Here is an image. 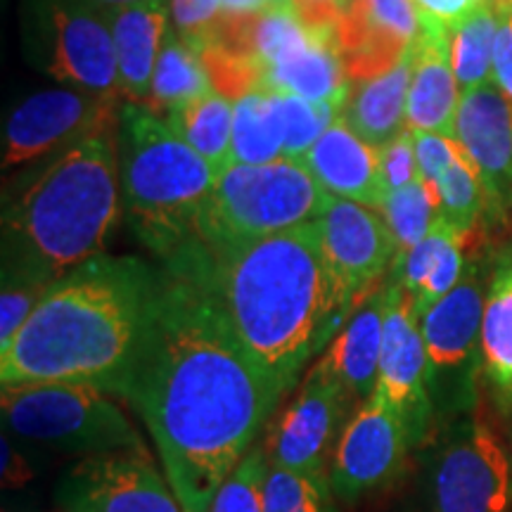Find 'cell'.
<instances>
[{"label": "cell", "mask_w": 512, "mask_h": 512, "mask_svg": "<svg viewBox=\"0 0 512 512\" xmlns=\"http://www.w3.org/2000/svg\"><path fill=\"white\" fill-rule=\"evenodd\" d=\"M162 264L117 396L150 430L183 512H209L285 392L240 342L216 294L209 249L195 238Z\"/></svg>", "instance_id": "6da1fadb"}, {"label": "cell", "mask_w": 512, "mask_h": 512, "mask_svg": "<svg viewBox=\"0 0 512 512\" xmlns=\"http://www.w3.org/2000/svg\"><path fill=\"white\" fill-rule=\"evenodd\" d=\"M157 271L136 256L98 254L50 287L0 354L3 392L86 382L117 394L143 339Z\"/></svg>", "instance_id": "7a4b0ae2"}, {"label": "cell", "mask_w": 512, "mask_h": 512, "mask_svg": "<svg viewBox=\"0 0 512 512\" xmlns=\"http://www.w3.org/2000/svg\"><path fill=\"white\" fill-rule=\"evenodd\" d=\"M209 259L216 294L240 342L290 394L309 358L354 309L325 259L320 223L209 249Z\"/></svg>", "instance_id": "3957f363"}, {"label": "cell", "mask_w": 512, "mask_h": 512, "mask_svg": "<svg viewBox=\"0 0 512 512\" xmlns=\"http://www.w3.org/2000/svg\"><path fill=\"white\" fill-rule=\"evenodd\" d=\"M114 128L50 155L5 192L3 271L55 285L102 252L121 209Z\"/></svg>", "instance_id": "277c9868"}, {"label": "cell", "mask_w": 512, "mask_h": 512, "mask_svg": "<svg viewBox=\"0 0 512 512\" xmlns=\"http://www.w3.org/2000/svg\"><path fill=\"white\" fill-rule=\"evenodd\" d=\"M114 136L128 226L159 261L171 259L197 238L219 174L164 117L138 102L119 105Z\"/></svg>", "instance_id": "5b68a950"}, {"label": "cell", "mask_w": 512, "mask_h": 512, "mask_svg": "<svg viewBox=\"0 0 512 512\" xmlns=\"http://www.w3.org/2000/svg\"><path fill=\"white\" fill-rule=\"evenodd\" d=\"M332 195L299 159H275L271 164H230L216 178L204 204L197 240L209 249L285 233L318 221Z\"/></svg>", "instance_id": "8992f818"}, {"label": "cell", "mask_w": 512, "mask_h": 512, "mask_svg": "<svg viewBox=\"0 0 512 512\" xmlns=\"http://www.w3.org/2000/svg\"><path fill=\"white\" fill-rule=\"evenodd\" d=\"M491 266L470 259L463 278L420 316L427 349V389L437 418L472 413L482 387V318Z\"/></svg>", "instance_id": "52a82bcc"}, {"label": "cell", "mask_w": 512, "mask_h": 512, "mask_svg": "<svg viewBox=\"0 0 512 512\" xmlns=\"http://www.w3.org/2000/svg\"><path fill=\"white\" fill-rule=\"evenodd\" d=\"M86 382L31 384L3 392V422L17 437L91 453L143 446L138 430L114 399Z\"/></svg>", "instance_id": "ba28073f"}, {"label": "cell", "mask_w": 512, "mask_h": 512, "mask_svg": "<svg viewBox=\"0 0 512 512\" xmlns=\"http://www.w3.org/2000/svg\"><path fill=\"white\" fill-rule=\"evenodd\" d=\"M427 512H510L512 458L477 411L453 418L425 465Z\"/></svg>", "instance_id": "9c48e42d"}, {"label": "cell", "mask_w": 512, "mask_h": 512, "mask_svg": "<svg viewBox=\"0 0 512 512\" xmlns=\"http://www.w3.org/2000/svg\"><path fill=\"white\" fill-rule=\"evenodd\" d=\"M27 53L55 81L124 98L107 15L88 0H27Z\"/></svg>", "instance_id": "30bf717a"}, {"label": "cell", "mask_w": 512, "mask_h": 512, "mask_svg": "<svg viewBox=\"0 0 512 512\" xmlns=\"http://www.w3.org/2000/svg\"><path fill=\"white\" fill-rule=\"evenodd\" d=\"M354 408L358 403L332 375L323 358H318L299 384L297 394L268 427L264 439L268 463L285 470L325 475L328 458Z\"/></svg>", "instance_id": "8fae6325"}, {"label": "cell", "mask_w": 512, "mask_h": 512, "mask_svg": "<svg viewBox=\"0 0 512 512\" xmlns=\"http://www.w3.org/2000/svg\"><path fill=\"white\" fill-rule=\"evenodd\" d=\"M119 98L81 88L41 91L17 105L3 128V169L57 155L117 124Z\"/></svg>", "instance_id": "7c38bea8"}, {"label": "cell", "mask_w": 512, "mask_h": 512, "mask_svg": "<svg viewBox=\"0 0 512 512\" xmlns=\"http://www.w3.org/2000/svg\"><path fill=\"white\" fill-rule=\"evenodd\" d=\"M411 448L399 415L380 394H373L356 408L332 451V494L351 505L389 489L406 470Z\"/></svg>", "instance_id": "4fadbf2b"}, {"label": "cell", "mask_w": 512, "mask_h": 512, "mask_svg": "<svg viewBox=\"0 0 512 512\" xmlns=\"http://www.w3.org/2000/svg\"><path fill=\"white\" fill-rule=\"evenodd\" d=\"M64 512H183L145 446L91 453L57 491Z\"/></svg>", "instance_id": "5bb4252c"}, {"label": "cell", "mask_w": 512, "mask_h": 512, "mask_svg": "<svg viewBox=\"0 0 512 512\" xmlns=\"http://www.w3.org/2000/svg\"><path fill=\"white\" fill-rule=\"evenodd\" d=\"M375 394H380L399 415L411 446H420L437 418L427 389V349L413 297L394 278L387 283L380 377Z\"/></svg>", "instance_id": "9a60e30c"}, {"label": "cell", "mask_w": 512, "mask_h": 512, "mask_svg": "<svg viewBox=\"0 0 512 512\" xmlns=\"http://www.w3.org/2000/svg\"><path fill=\"white\" fill-rule=\"evenodd\" d=\"M318 223L325 259L344 297L351 306H358L370 292H375L370 287L394 266L399 256L394 233L377 211L335 195Z\"/></svg>", "instance_id": "2e32d148"}, {"label": "cell", "mask_w": 512, "mask_h": 512, "mask_svg": "<svg viewBox=\"0 0 512 512\" xmlns=\"http://www.w3.org/2000/svg\"><path fill=\"white\" fill-rule=\"evenodd\" d=\"M456 140L482 178L486 211L503 219L512 207V100L494 79L460 95Z\"/></svg>", "instance_id": "e0dca14e"}, {"label": "cell", "mask_w": 512, "mask_h": 512, "mask_svg": "<svg viewBox=\"0 0 512 512\" xmlns=\"http://www.w3.org/2000/svg\"><path fill=\"white\" fill-rule=\"evenodd\" d=\"M458 79L451 64V29L427 15L425 34L415 43V64L406 105L408 131L456 138L460 107Z\"/></svg>", "instance_id": "ac0fdd59"}, {"label": "cell", "mask_w": 512, "mask_h": 512, "mask_svg": "<svg viewBox=\"0 0 512 512\" xmlns=\"http://www.w3.org/2000/svg\"><path fill=\"white\" fill-rule=\"evenodd\" d=\"M299 162L330 195L342 200L380 209L387 197L380 174V150L363 143L342 117L325 128L318 143Z\"/></svg>", "instance_id": "d6986e66"}, {"label": "cell", "mask_w": 512, "mask_h": 512, "mask_svg": "<svg viewBox=\"0 0 512 512\" xmlns=\"http://www.w3.org/2000/svg\"><path fill=\"white\" fill-rule=\"evenodd\" d=\"M384 309H387V285L370 292L356 306L344 328L332 337L328 351L320 356L358 406L375 394L377 377H380Z\"/></svg>", "instance_id": "ffe728a7"}, {"label": "cell", "mask_w": 512, "mask_h": 512, "mask_svg": "<svg viewBox=\"0 0 512 512\" xmlns=\"http://www.w3.org/2000/svg\"><path fill=\"white\" fill-rule=\"evenodd\" d=\"M169 10L171 5L166 0H145L105 12L117 50L121 95L138 105L150 95L159 50L169 31Z\"/></svg>", "instance_id": "44dd1931"}, {"label": "cell", "mask_w": 512, "mask_h": 512, "mask_svg": "<svg viewBox=\"0 0 512 512\" xmlns=\"http://www.w3.org/2000/svg\"><path fill=\"white\" fill-rule=\"evenodd\" d=\"M467 238L451 223L437 216L430 233L406 252L396 256L392 278L413 297L418 318L446 297L465 273L463 249Z\"/></svg>", "instance_id": "7402d4cb"}, {"label": "cell", "mask_w": 512, "mask_h": 512, "mask_svg": "<svg viewBox=\"0 0 512 512\" xmlns=\"http://www.w3.org/2000/svg\"><path fill=\"white\" fill-rule=\"evenodd\" d=\"M415 48L403 60L373 79L349 83L339 117L370 147H384L406 131V105L411 91Z\"/></svg>", "instance_id": "603a6c76"}, {"label": "cell", "mask_w": 512, "mask_h": 512, "mask_svg": "<svg viewBox=\"0 0 512 512\" xmlns=\"http://www.w3.org/2000/svg\"><path fill=\"white\" fill-rule=\"evenodd\" d=\"M482 384L501 418H512V242L491 264L482 318Z\"/></svg>", "instance_id": "cb8c5ba5"}, {"label": "cell", "mask_w": 512, "mask_h": 512, "mask_svg": "<svg viewBox=\"0 0 512 512\" xmlns=\"http://www.w3.org/2000/svg\"><path fill=\"white\" fill-rule=\"evenodd\" d=\"M264 86L299 95L311 102H325L342 110L349 93V79L342 57L330 38L313 36L302 46L287 50L264 72Z\"/></svg>", "instance_id": "d4e9b609"}, {"label": "cell", "mask_w": 512, "mask_h": 512, "mask_svg": "<svg viewBox=\"0 0 512 512\" xmlns=\"http://www.w3.org/2000/svg\"><path fill=\"white\" fill-rule=\"evenodd\" d=\"M285 128L273 88L254 86L233 107L230 164H271L283 159Z\"/></svg>", "instance_id": "484cf974"}, {"label": "cell", "mask_w": 512, "mask_h": 512, "mask_svg": "<svg viewBox=\"0 0 512 512\" xmlns=\"http://www.w3.org/2000/svg\"><path fill=\"white\" fill-rule=\"evenodd\" d=\"M233 107L235 100L219 91H209L166 114V124L202 155L221 174L230 166L233 150Z\"/></svg>", "instance_id": "4316f807"}, {"label": "cell", "mask_w": 512, "mask_h": 512, "mask_svg": "<svg viewBox=\"0 0 512 512\" xmlns=\"http://www.w3.org/2000/svg\"><path fill=\"white\" fill-rule=\"evenodd\" d=\"M211 88L209 74L195 48L188 46L174 29L166 31L164 46L159 50L150 95L143 105L159 117H166L185 102L202 98Z\"/></svg>", "instance_id": "83f0119b"}, {"label": "cell", "mask_w": 512, "mask_h": 512, "mask_svg": "<svg viewBox=\"0 0 512 512\" xmlns=\"http://www.w3.org/2000/svg\"><path fill=\"white\" fill-rule=\"evenodd\" d=\"M496 29V0H479L456 27H451V64L463 91L491 81Z\"/></svg>", "instance_id": "f1b7e54d"}, {"label": "cell", "mask_w": 512, "mask_h": 512, "mask_svg": "<svg viewBox=\"0 0 512 512\" xmlns=\"http://www.w3.org/2000/svg\"><path fill=\"white\" fill-rule=\"evenodd\" d=\"M382 219L394 233L399 254L430 233L439 216V192L437 185L422 181V176L399 190H389L380 204Z\"/></svg>", "instance_id": "f546056e"}, {"label": "cell", "mask_w": 512, "mask_h": 512, "mask_svg": "<svg viewBox=\"0 0 512 512\" xmlns=\"http://www.w3.org/2000/svg\"><path fill=\"white\" fill-rule=\"evenodd\" d=\"M439 192V216L451 223L458 233L470 238L472 230L489 209L486 190L479 178L470 155H460L448 169L437 178Z\"/></svg>", "instance_id": "4dcf8cb0"}, {"label": "cell", "mask_w": 512, "mask_h": 512, "mask_svg": "<svg viewBox=\"0 0 512 512\" xmlns=\"http://www.w3.org/2000/svg\"><path fill=\"white\" fill-rule=\"evenodd\" d=\"M330 475H311V472L268 467L264 484L266 512H335L332 508Z\"/></svg>", "instance_id": "1f68e13d"}, {"label": "cell", "mask_w": 512, "mask_h": 512, "mask_svg": "<svg viewBox=\"0 0 512 512\" xmlns=\"http://www.w3.org/2000/svg\"><path fill=\"white\" fill-rule=\"evenodd\" d=\"M275 98H278L280 117H283V157L287 159H302L318 143L325 128L339 117V110H335L332 105H325V102H311L283 91H275Z\"/></svg>", "instance_id": "d6a6232c"}, {"label": "cell", "mask_w": 512, "mask_h": 512, "mask_svg": "<svg viewBox=\"0 0 512 512\" xmlns=\"http://www.w3.org/2000/svg\"><path fill=\"white\" fill-rule=\"evenodd\" d=\"M268 467L271 463L264 444L252 448L216 491L209 512H266L264 484Z\"/></svg>", "instance_id": "836d02e7"}, {"label": "cell", "mask_w": 512, "mask_h": 512, "mask_svg": "<svg viewBox=\"0 0 512 512\" xmlns=\"http://www.w3.org/2000/svg\"><path fill=\"white\" fill-rule=\"evenodd\" d=\"M50 283L19 271H3V294H0V354L10 347L12 339L27 318L36 311L50 290Z\"/></svg>", "instance_id": "e575fe53"}, {"label": "cell", "mask_w": 512, "mask_h": 512, "mask_svg": "<svg viewBox=\"0 0 512 512\" xmlns=\"http://www.w3.org/2000/svg\"><path fill=\"white\" fill-rule=\"evenodd\" d=\"M221 17V0H171L174 31L197 53L214 38Z\"/></svg>", "instance_id": "d590c367"}, {"label": "cell", "mask_w": 512, "mask_h": 512, "mask_svg": "<svg viewBox=\"0 0 512 512\" xmlns=\"http://www.w3.org/2000/svg\"><path fill=\"white\" fill-rule=\"evenodd\" d=\"M415 157H418V171L422 181L437 183V178L451 166L460 155H465V147L456 138L439 136L430 131H413Z\"/></svg>", "instance_id": "8d00e7d4"}, {"label": "cell", "mask_w": 512, "mask_h": 512, "mask_svg": "<svg viewBox=\"0 0 512 512\" xmlns=\"http://www.w3.org/2000/svg\"><path fill=\"white\" fill-rule=\"evenodd\" d=\"M380 174L384 188L399 190L403 185L413 183L420 176L418 157H415L413 131H403L392 143L380 147Z\"/></svg>", "instance_id": "74e56055"}, {"label": "cell", "mask_w": 512, "mask_h": 512, "mask_svg": "<svg viewBox=\"0 0 512 512\" xmlns=\"http://www.w3.org/2000/svg\"><path fill=\"white\" fill-rule=\"evenodd\" d=\"M498 29L494 41V67L491 79L512 100V5L496 0Z\"/></svg>", "instance_id": "f35d334b"}, {"label": "cell", "mask_w": 512, "mask_h": 512, "mask_svg": "<svg viewBox=\"0 0 512 512\" xmlns=\"http://www.w3.org/2000/svg\"><path fill=\"white\" fill-rule=\"evenodd\" d=\"M287 5L294 10V15L302 19L311 34L330 38L335 43L337 19L342 15L347 0H287Z\"/></svg>", "instance_id": "ab89813d"}, {"label": "cell", "mask_w": 512, "mask_h": 512, "mask_svg": "<svg viewBox=\"0 0 512 512\" xmlns=\"http://www.w3.org/2000/svg\"><path fill=\"white\" fill-rule=\"evenodd\" d=\"M427 15L437 17L439 22H444L448 29L456 27L467 12H470L479 0H415Z\"/></svg>", "instance_id": "60d3db41"}, {"label": "cell", "mask_w": 512, "mask_h": 512, "mask_svg": "<svg viewBox=\"0 0 512 512\" xmlns=\"http://www.w3.org/2000/svg\"><path fill=\"white\" fill-rule=\"evenodd\" d=\"M29 479H31L29 463L15 451V446L10 444V439L3 437V484L10 486V489H17V486L27 484Z\"/></svg>", "instance_id": "b9f144b4"}, {"label": "cell", "mask_w": 512, "mask_h": 512, "mask_svg": "<svg viewBox=\"0 0 512 512\" xmlns=\"http://www.w3.org/2000/svg\"><path fill=\"white\" fill-rule=\"evenodd\" d=\"M223 12H261L278 8V5H287V0H221Z\"/></svg>", "instance_id": "7bdbcfd3"}, {"label": "cell", "mask_w": 512, "mask_h": 512, "mask_svg": "<svg viewBox=\"0 0 512 512\" xmlns=\"http://www.w3.org/2000/svg\"><path fill=\"white\" fill-rule=\"evenodd\" d=\"M88 3L95 5V8L107 12L114 8H124V5H136V3H145V0H88Z\"/></svg>", "instance_id": "ee69618b"}, {"label": "cell", "mask_w": 512, "mask_h": 512, "mask_svg": "<svg viewBox=\"0 0 512 512\" xmlns=\"http://www.w3.org/2000/svg\"><path fill=\"white\" fill-rule=\"evenodd\" d=\"M512 420V418H510ZM510 458H512V425H510Z\"/></svg>", "instance_id": "f6af8a7d"}, {"label": "cell", "mask_w": 512, "mask_h": 512, "mask_svg": "<svg viewBox=\"0 0 512 512\" xmlns=\"http://www.w3.org/2000/svg\"><path fill=\"white\" fill-rule=\"evenodd\" d=\"M505 3H510V5H512V0H505Z\"/></svg>", "instance_id": "bcb514c9"}]
</instances>
